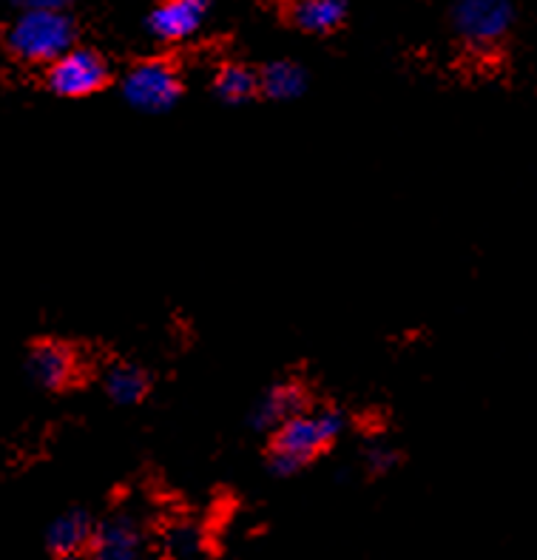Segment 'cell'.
<instances>
[{"instance_id":"1","label":"cell","mask_w":537,"mask_h":560,"mask_svg":"<svg viewBox=\"0 0 537 560\" xmlns=\"http://www.w3.org/2000/svg\"><path fill=\"white\" fill-rule=\"evenodd\" d=\"M347 419L339 407L304 410L284 421L273 433L268 455V469L276 478H290L302 472L313 458L330 450L345 433Z\"/></svg>"},{"instance_id":"2","label":"cell","mask_w":537,"mask_h":560,"mask_svg":"<svg viewBox=\"0 0 537 560\" xmlns=\"http://www.w3.org/2000/svg\"><path fill=\"white\" fill-rule=\"evenodd\" d=\"M74 21L66 12L49 9H26L9 26V51L26 63L51 66L57 57L74 49Z\"/></svg>"},{"instance_id":"3","label":"cell","mask_w":537,"mask_h":560,"mask_svg":"<svg viewBox=\"0 0 537 560\" xmlns=\"http://www.w3.org/2000/svg\"><path fill=\"white\" fill-rule=\"evenodd\" d=\"M183 97L179 71L168 60H142L122 78V100L135 112L165 114Z\"/></svg>"},{"instance_id":"4","label":"cell","mask_w":537,"mask_h":560,"mask_svg":"<svg viewBox=\"0 0 537 560\" xmlns=\"http://www.w3.org/2000/svg\"><path fill=\"white\" fill-rule=\"evenodd\" d=\"M89 560H156L154 540L142 518L131 510H114L97 521L92 547L85 552Z\"/></svg>"},{"instance_id":"5","label":"cell","mask_w":537,"mask_h":560,"mask_svg":"<svg viewBox=\"0 0 537 560\" xmlns=\"http://www.w3.org/2000/svg\"><path fill=\"white\" fill-rule=\"evenodd\" d=\"M108 80H112V69H108L106 57L94 49H85V46H74L46 69V85L57 97L69 100L92 97L106 89Z\"/></svg>"},{"instance_id":"6","label":"cell","mask_w":537,"mask_h":560,"mask_svg":"<svg viewBox=\"0 0 537 560\" xmlns=\"http://www.w3.org/2000/svg\"><path fill=\"white\" fill-rule=\"evenodd\" d=\"M453 28L469 46H492L510 35L515 23V3L512 0H455Z\"/></svg>"},{"instance_id":"7","label":"cell","mask_w":537,"mask_h":560,"mask_svg":"<svg viewBox=\"0 0 537 560\" xmlns=\"http://www.w3.org/2000/svg\"><path fill=\"white\" fill-rule=\"evenodd\" d=\"M26 370L32 382L43 390H63L78 378L80 364L74 350L60 341H37L35 348L28 350Z\"/></svg>"},{"instance_id":"8","label":"cell","mask_w":537,"mask_h":560,"mask_svg":"<svg viewBox=\"0 0 537 560\" xmlns=\"http://www.w3.org/2000/svg\"><path fill=\"white\" fill-rule=\"evenodd\" d=\"M206 14V0H163L149 14V32L163 43L188 40L202 28Z\"/></svg>"},{"instance_id":"9","label":"cell","mask_w":537,"mask_h":560,"mask_svg":"<svg viewBox=\"0 0 537 560\" xmlns=\"http://www.w3.org/2000/svg\"><path fill=\"white\" fill-rule=\"evenodd\" d=\"M304 412V390L296 382H279L256 398L254 410H250V424L256 430H270L276 433L284 421Z\"/></svg>"},{"instance_id":"10","label":"cell","mask_w":537,"mask_h":560,"mask_svg":"<svg viewBox=\"0 0 537 560\" xmlns=\"http://www.w3.org/2000/svg\"><path fill=\"white\" fill-rule=\"evenodd\" d=\"M97 521L83 510H69L57 515L46 529V547L51 555H85L92 547Z\"/></svg>"},{"instance_id":"11","label":"cell","mask_w":537,"mask_h":560,"mask_svg":"<svg viewBox=\"0 0 537 560\" xmlns=\"http://www.w3.org/2000/svg\"><path fill=\"white\" fill-rule=\"evenodd\" d=\"M103 390L112 398L114 405L120 407H135L145 401L151 390V376L149 370L140 368L135 362H117L106 370L103 376Z\"/></svg>"},{"instance_id":"12","label":"cell","mask_w":537,"mask_h":560,"mask_svg":"<svg viewBox=\"0 0 537 560\" xmlns=\"http://www.w3.org/2000/svg\"><path fill=\"white\" fill-rule=\"evenodd\" d=\"M290 18L307 35H330L345 23V0H296L290 9Z\"/></svg>"},{"instance_id":"13","label":"cell","mask_w":537,"mask_h":560,"mask_svg":"<svg viewBox=\"0 0 537 560\" xmlns=\"http://www.w3.org/2000/svg\"><path fill=\"white\" fill-rule=\"evenodd\" d=\"M259 92L270 100H296L307 92V71L293 60H273L259 71Z\"/></svg>"},{"instance_id":"14","label":"cell","mask_w":537,"mask_h":560,"mask_svg":"<svg viewBox=\"0 0 537 560\" xmlns=\"http://www.w3.org/2000/svg\"><path fill=\"white\" fill-rule=\"evenodd\" d=\"M213 92L222 103L227 106H242V103H250V100L259 94V74L250 71L248 66L227 63L217 71L213 78Z\"/></svg>"},{"instance_id":"15","label":"cell","mask_w":537,"mask_h":560,"mask_svg":"<svg viewBox=\"0 0 537 560\" xmlns=\"http://www.w3.org/2000/svg\"><path fill=\"white\" fill-rule=\"evenodd\" d=\"M364 464H367L373 476H387V472L398 467V450L384 444V441H373L364 450Z\"/></svg>"},{"instance_id":"16","label":"cell","mask_w":537,"mask_h":560,"mask_svg":"<svg viewBox=\"0 0 537 560\" xmlns=\"http://www.w3.org/2000/svg\"><path fill=\"white\" fill-rule=\"evenodd\" d=\"M168 549L174 555H179V558H188L197 549V533H194L191 526L174 529V533H168Z\"/></svg>"},{"instance_id":"17","label":"cell","mask_w":537,"mask_h":560,"mask_svg":"<svg viewBox=\"0 0 537 560\" xmlns=\"http://www.w3.org/2000/svg\"><path fill=\"white\" fill-rule=\"evenodd\" d=\"M12 7H17L21 12L26 9H49V12H66L71 7V0H9Z\"/></svg>"},{"instance_id":"18","label":"cell","mask_w":537,"mask_h":560,"mask_svg":"<svg viewBox=\"0 0 537 560\" xmlns=\"http://www.w3.org/2000/svg\"><path fill=\"white\" fill-rule=\"evenodd\" d=\"M46 560H89L85 555H49Z\"/></svg>"}]
</instances>
